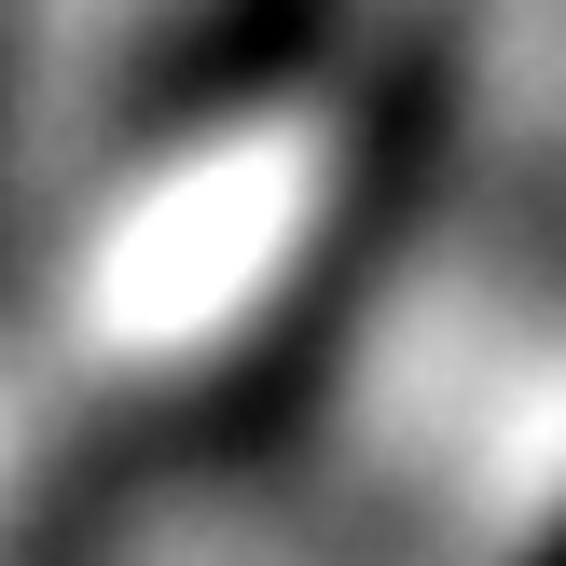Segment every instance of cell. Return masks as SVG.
Instances as JSON below:
<instances>
[{
  "mask_svg": "<svg viewBox=\"0 0 566 566\" xmlns=\"http://www.w3.org/2000/svg\"><path fill=\"white\" fill-rule=\"evenodd\" d=\"M442 111H457V42H401V70H387V97H374V138H359V180H346V208H332V235H318V263H304V291H291V332H276L263 359H249V415H291V401H318V374H332V346L359 332V304H374V276H387V249L415 235V208H429V166H442Z\"/></svg>",
  "mask_w": 566,
  "mask_h": 566,
  "instance_id": "obj_1",
  "label": "cell"
},
{
  "mask_svg": "<svg viewBox=\"0 0 566 566\" xmlns=\"http://www.w3.org/2000/svg\"><path fill=\"white\" fill-rule=\"evenodd\" d=\"M332 42V0H235V14L208 28V42H180V70L153 83V125H180V111H235L263 97V83H291L304 55Z\"/></svg>",
  "mask_w": 566,
  "mask_h": 566,
  "instance_id": "obj_2",
  "label": "cell"
},
{
  "mask_svg": "<svg viewBox=\"0 0 566 566\" xmlns=\"http://www.w3.org/2000/svg\"><path fill=\"white\" fill-rule=\"evenodd\" d=\"M525 566H566V525H553V539H539V553H525Z\"/></svg>",
  "mask_w": 566,
  "mask_h": 566,
  "instance_id": "obj_3",
  "label": "cell"
}]
</instances>
